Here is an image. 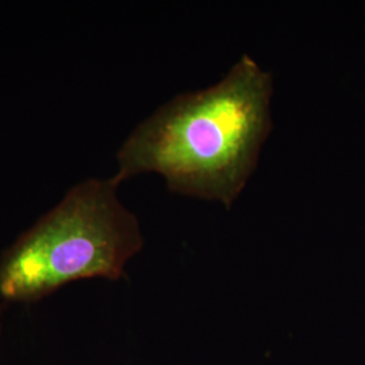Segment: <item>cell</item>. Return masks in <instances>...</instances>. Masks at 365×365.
<instances>
[{
    "instance_id": "3",
    "label": "cell",
    "mask_w": 365,
    "mask_h": 365,
    "mask_svg": "<svg viewBox=\"0 0 365 365\" xmlns=\"http://www.w3.org/2000/svg\"><path fill=\"white\" fill-rule=\"evenodd\" d=\"M0 334H1V325H0Z\"/></svg>"
},
{
    "instance_id": "1",
    "label": "cell",
    "mask_w": 365,
    "mask_h": 365,
    "mask_svg": "<svg viewBox=\"0 0 365 365\" xmlns=\"http://www.w3.org/2000/svg\"><path fill=\"white\" fill-rule=\"evenodd\" d=\"M274 78L244 54L218 83L182 92L131 131L117 153L114 179L161 175L180 195L232 209L272 131Z\"/></svg>"
},
{
    "instance_id": "2",
    "label": "cell",
    "mask_w": 365,
    "mask_h": 365,
    "mask_svg": "<svg viewBox=\"0 0 365 365\" xmlns=\"http://www.w3.org/2000/svg\"><path fill=\"white\" fill-rule=\"evenodd\" d=\"M119 184L114 176L78 182L19 235L0 256V297L31 303L78 280L120 279L144 235Z\"/></svg>"
}]
</instances>
